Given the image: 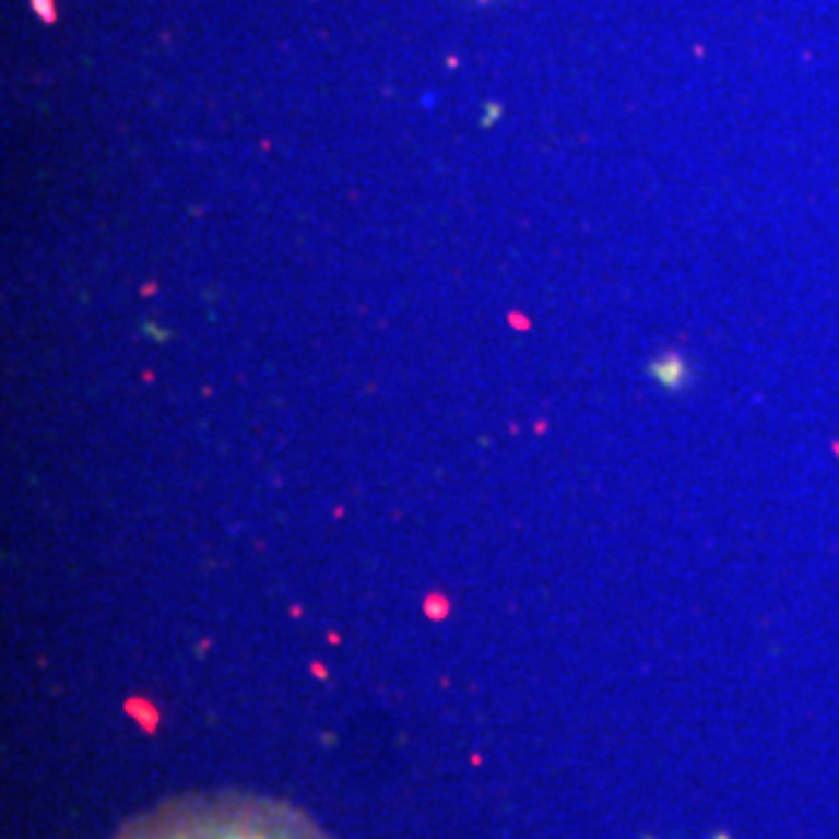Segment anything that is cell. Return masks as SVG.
Segmentation results:
<instances>
[{"label": "cell", "instance_id": "cell-4", "mask_svg": "<svg viewBox=\"0 0 839 839\" xmlns=\"http://www.w3.org/2000/svg\"><path fill=\"white\" fill-rule=\"evenodd\" d=\"M500 116V103H488L485 109H482V128H492Z\"/></svg>", "mask_w": 839, "mask_h": 839}, {"label": "cell", "instance_id": "cell-1", "mask_svg": "<svg viewBox=\"0 0 839 839\" xmlns=\"http://www.w3.org/2000/svg\"><path fill=\"white\" fill-rule=\"evenodd\" d=\"M116 839H333L311 818L259 796H175L134 818Z\"/></svg>", "mask_w": 839, "mask_h": 839}, {"label": "cell", "instance_id": "cell-5", "mask_svg": "<svg viewBox=\"0 0 839 839\" xmlns=\"http://www.w3.org/2000/svg\"><path fill=\"white\" fill-rule=\"evenodd\" d=\"M35 10L40 13V20H54V3L50 0H35Z\"/></svg>", "mask_w": 839, "mask_h": 839}, {"label": "cell", "instance_id": "cell-2", "mask_svg": "<svg viewBox=\"0 0 839 839\" xmlns=\"http://www.w3.org/2000/svg\"><path fill=\"white\" fill-rule=\"evenodd\" d=\"M650 377L660 386L662 392H684L690 380H694V370H690V361L684 358L681 352H662L657 358L650 361Z\"/></svg>", "mask_w": 839, "mask_h": 839}, {"label": "cell", "instance_id": "cell-3", "mask_svg": "<svg viewBox=\"0 0 839 839\" xmlns=\"http://www.w3.org/2000/svg\"><path fill=\"white\" fill-rule=\"evenodd\" d=\"M143 333H146V340H153V342H165L168 340V330L165 327H156V323H143Z\"/></svg>", "mask_w": 839, "mask_h": 839}]
</instances>
